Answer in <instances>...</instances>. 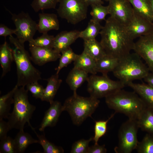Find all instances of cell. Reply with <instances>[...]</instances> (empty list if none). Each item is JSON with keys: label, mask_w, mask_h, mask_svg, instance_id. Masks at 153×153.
<instances>
[{"label": "cell", "mask_w": 153, "mask_h": 153, "mask_svg": "<svg viewBox=\"0 0 153 153\" xmlns=\"http://www.w3.org/2000/svg\"><path fill=\"white\" fill-rule=\"evenodd\" d=\"M99 34L100 42L107 54L119 59L133 50L135 42L126 27L110 16Z\"/></svg>", "instance_id": "cell-1"}, {"label": "cell", "mask_w": 153, "mask_h": 153, "mask_svg": "<svg viewBox=\"0 0 153 153\" xmlns=\"http://www.w3.org/2000/svg\"><path fill=\"white\" fill-rule=\"evenodd\" d=\"M9 39L14 46L12 49L16 67V85L18 87H25L29 84L41 80V73L31 63V56L25 50L24 44L12 35L9 36Z\"/></svg>", "instance_id": "cell-2"}, {"label": "cell", "mask_w": 153, "mask_h": 153, "mask_svg": "<svg viewBox=\"0 0 153 153\" xmlns=\"http://www.w3.org/2000/svg\"><path fill=\"white\" fill-rule=\"evenodd\" d=\"M105 102L109 108L116 113L124 114L130 119L137 120L146 107L135 92L122 89L106 97Z\"/></svg>", "instance_id": "cell-3"}, {"label": "cell", "mask_w": 153, "mask_h": 153, "mask_svg": "<svg viewBox=\"0 0 153 153\" xmlns=\"http://www.w3.org/2000/svg\"><path fill=\"white\" fill-rule=\"evenodd\" d=\"M18 87L14 95V108L8 118V123L10 129H15L24 131L26 123L33 130L35 128L31 126L30 120L36 109V107L30 103L28 99V91L24 86Z\"/></svg>", "instance_id": "cell-4"}, {"label": "cell", "mask_w": 153, "mask_h": 153, "mask_svg": "<svg viewBox=\"0 0 153 153\" xmlns=\"http://www.w3.org/2000/svg\"><path fill=\"white\" fill-rule=\"evenodd\" d=\"M148 67L136 53H130L119 59L112 72L114 76L126 85L133 81L144 79L149 73Z\"/></svg>", "instance_id": "cell-5"}, {"label": "cell", "mask_w": 153, "mask_h": 153, "mask_svg": "<svg viewBox=\"0 0 153 153\" xmlns=\"http://www.w3.org/2000/svg\"><path fill=\"white\" fill-rule=\"evenodd\" d=\"M99 103V99L91 96L85 97L73 94L65 100L62 105L63 110L68 113L74 124L79 126L91 116Z\"/></svg>", "instance_id": "cell-6"}, {"label": "cell", "mask_w": 153, "mask_h": 153, "mask_svg": "<svg viewBox=\"0 0 153 153\" xmlns=\"http://www.w3.org/2000/svg\"><path fill=\"white\" fill-rule=\"evenodd\" d=\"M87 90L90 96L99 99L105 97L122 89L126 86L118 80L110 79L107 74H92L87 80Z\"/></svg>", "instance_id": "cell-7"}, {"label": "cell", "mask_w": 153, "mask_h": 153, "mask_svg": "<svg viewBox=\"0 0 153 153\" xmlns=\"http://www.w3.org/2000/svg\"><path fill=\"white\" fill-rule=\"evenodd\" d=\"M139 128L137 120L128 119L121 125L118 132V142L114 148L116 153H131L139 142L137 133Z\"/></svg>", "instance_id": "cell-8"}, {"label": "cell", "mask_w": 153, "mask_h": 153, "mask_svg": "<svg viewBox=\"0 0 153 153\" xmlns=\"http://www.w3.org/2000/svg\"><path fill=\"white\" fill-rule=\"evenodd\" d=\"M57 9L59 16L72 24H76L87 18L89 5L85 0H59Z\"/></svg>", "instance_id": "cell-9"}, {"label": "cell", "mask_w": 153, "mask_h": 153, "mask_svg": "<svg viewBox=\"0 0 153 153\" xmlns=\"http://www.w3.org/2000/svg\"><path fill=\"white\" fill-rule=\"evenodd\" d=\"M16 28V38L21 43L29 42L37 31V24L27 13L22 12L18 14L10 12Z\"/></svg>", "instance_id": "cell-10"}, {"label": "cell", "mask_w": 153, "mask_h": 153, "mask_svg": "<svg viewBox=\"0 0 153 153\" xmlns=\"http://www.w3.org/2000/svg\"><path fill=\"white\" fill-rule=\"evenodd\" d=\"M108 5L110 16L126 27L134 14L128 0H109Z\"/></svg>", "instance_id": "cell-11"}, {"label": "cell", "mask_w": 153, "mask_h": 153, "mask_svg": "<svg viewBox=\"0 0 153 153\" xmlns=\"http://www.w3.org/2000/svg\"><path fill=\"white\" fill-rule=\"evenodd\" d=\"M133 50L144 61L149 71L153 73V30L139 37L135 42Z\"/></svg>", "instance_id": "cell-12"}, {"label": "cell", "mask_w": 153, "mask_h": 153, "mask_svg": "<svg viewBox=\"0 0 153 153\" xmlns=\"http://www.w3.org/2000/svg\"><path fill=\"white\" fill-rule=\"evenodd\" d=\"M126 28L129 35L134 40L152 32L153 23L134 12L132 19Z\"/></svg>", "instance_id": "cell-13"}, {"label": "cell", "mask_w": 153, "mask_h": 153, "mask_svg": "<svg viewBox=\"0 0 153 153\" xmlns=\"http://www.w3.org/2000/svg\"><path fill=\"white\" fill-rule=\"evenodd\" d=\"M29 50L31 61L39 66L56 61L61 56L60 53L53 48L33 46L30 47Z\"/></svg>", "instance_id": "cell-14"}, {"label": "cell", "mask_w": 153, "mask_h": 153, "mask_svg": "<svg viewBox=\"0 0 153 153\" xmlns=\"http://www.w3.org/2000/svg\"><path fill=\"white\" fill-rule=\"evenodd\" d=\"M80 32L76 30L61 31L55 37L53 48L61 53L79 38Z\"/></svg>", "instance_id": "cell-15"}, {"label": "cell", "mask_w": 153, "mask_h": 153, "mask_svg": "<svg viewBox=\"0 0 153 153\" xmlns=\"http://www.w3.org/2000/svg\"><path fill=\"white\" fill-rule=\"evenodd\" d=\"M50 104V107L45 112L40 126L39 130L41 131H44L47 127L55 126L61 113L63 111V106L60 102L54 101Z\"/></svg>", "instance_id": "cell-16"}, {"label": "cell", "mask_w": 153, "mask_h": 153, "mask_svg": "<svg viewBox=\"0 0 153 153\" xmlns=\"http://www.w3.org/2000/svg\"><path fill=\"white\" fill-rule=\"evenodd\" d=\"M127 85L139 96L146 107L153 109V87L147 84L133 82L129 83Z\"/></svg>", "instance_id": "cell-17"}, {"label": "cell", "mask_w": 153, "mask_h": 153, "mask_svg": "<svg viewBox=\"0 0 153 153\" xmlns=\"http://www.w3.org/2000/svg\"><path fill=\"white\" fill-rule=\"evenodd\" d=\"M37 31L41 33H47L51 30H58L60 25L57 15L54 14L42 13L39 14Z\"/></svg>", "instance_id": "cell-18"}, {"label": "cell", "mask_w": 153, "mask_h": 153, "mask_svg": "<svg viewBox=\"0 0 153 153\" xmlns=\"http://www.w3.org/2000/svg\"><path fill=\"white\" fill-rule=\"evenodd\" d=\"M88 77L87 72L73 67L67 75L66 82L73 94H76L77 89L87 80Z\"/></svg>", "instance_id": "cell-19"}, {"label": "cell", "mask_w": 153, "mask_h": 153, "mask_svg": "<svg viewBox=\"0 0 153 153\" xmlns=\"http://www.w3.org/2000/svg\"><path fill=\"white\" fill-rule=\"evenodd\" d=\"M96 61L83 50L78 55L74 61V67L83 70L88 73L96 74Z\"/></svg>", "instance_id": "cell-20"}, {"label": "cell", "mask_w": 153, "mask_h": 153, "mask_svg": "<svg viewBox=\"0 0 153 153\" xmlns=\"http://www.w3.org/2000/svg\"><path fill=\"white\" fill-rule=\"evenodd\" d=\"M47 84L44 88L43 94L41 99L50 104L54 101V99L62 82L56 73L52 75L47 80Z\"/></svg>", "instance_id": "cell-21"}, {"label": "cell", "mask_w": 153, "mask_h": 153, "mask_svg": "<svg viewBox=\"0 0 153 153\" xmlns=\"http://www.w3.org/2000/svg\"><path fill=\"white\" fill-rule=\"evenodd\" d=\"M135 13L153 23V12L150 0H128Z\"/></svg>", "instance_id": "cell-22"}, {"label": "cell", "mask_w": 153, "mask_h": 153, "mask_svg": "<svg viewBox=\"0 0 153 153\" xmlns=\"http://www.w3.org/2000/svg\"><path fill=\"white\" fill-rule=\"evenodd\" d=\"M14 60L12 48L5 40L0 47V63L2 69L1 77H3L10 70Z\"/></svg>", "instance_id": "cell-23"}, {"label": "cell", "mask_w": 153, "mask_h": 153, "mask_svg": "<svg viewBox=\"0 0 153 153\" xmlns=\"http://www.w3.org/2000/svg\"><path fill=\"white\" fill-rule=\"evenodd\" d=\"M84 50L96 61L107 54L100 42L95 39L84 40Z\"/></svg>", "instance_id": "cell-24"}, {"label": "cell", "mask_w": 153, "mask_h": 153, "mask_svg": "<svg viewBox=\"0 0 153 153\" xmlns=\"http://www.w3.org/2000/svg\"><path fill=\"white\" fill-rule=\"evenodd\" d=\"M119 59L106 54L96 62V72L102 74H107L108 72H112L116 67Z\"/></svg>", "instance_id": "cell-25"}, {"label": "cell", "mask_w": 153, "mask_h": 153, "mask_svg": "<svg viewBox=\"0 0 153 153\" xmlns=\"http://www.w3.org/2000/svg\"><path fill=\"white\" fill-rule=\"evenodd\" d=\"M16 153H22L30 144L39 143L38 140L33 138L28 133L24 131H19L14 139Z\"/></svg>", "instance_id": "cell-26"}, {"label": "cell", "mask_w": 153, "mask_h": 153, "mask_svg": "<svg viewBox=\"0 0 153 153\" xmlns=\"http://www.w3.org/2000/svg\"><path fill=\"white\" fill-rule=\"evenodd\" d=\"M139 128L153 135V109L146 107L137 120Z\"/></svg>", "instance_id": "cell-27"}, {"label": "cell", "mask_w": 153, "mask_h": 153, "mask_svg": "<svg viewBox=\"0 0 153 153\" xmlns=\"http://www.w3.org/2000/svg\"><path fill=\"white\" fill-rule=\"evenodd\" d=\"M18 87L16 85L10 92L0 97V119L7 118L10 114L11 105L13 104L14 92Z\"/></svg>", "instance_id": "cell-28"}, {"label": "cell", "mask_w": 153, "mask_h": 153, "mask_svg": "<svg viewBox=\"0 0 153 153\" xmlns=\"http://www.w3.org/2000/svg\"><path fill=\"white\" fill-rule=\"evenodd\" d=\"M103 27L100 23L97 22L92 19L89 22L86 28L80 32L79 38H82L84 40L95 39L99 34Z\"/></svg>", "instance_id": "cell-29"}, {"label": "cell", "mask_w": 153, "mask_h": 153, "mask_svg": "<svg viewBox=\"0 0 153 153\" xmlns=\"http://www.w3.org/2000/svg\"><path fill=\"white\" fill-rule=\"evenodd\" d=\"M55 37L47 33H42L40 37L33 39L29 42L30 47L36 46L53 48Z\"/></svg>", "instance_id": "cell-30"}, {"label": "cell", "mask_w": 153, "mask_h": 153, "mask_svg": "<svg viewBox=\"0 0 153 153\" xmlns=\"http://www.w3.org/2000/svg\"><path fill=\"white\" fill-rule=\"evenodd\" d=\"M61 53L59 64L56 69V73L58 74L62 69L66 67L72 62L74 61L78 55L73 51L70 47Z\"/></svg>", "instance_id": "cell-31"}, {"label": "cell", "mask_w": 153, "mask_h": 153, "mask_svg": "<svg viewBox=\"0 0 153 153\" xmlns=\"http://www.w3.org/2000/svg\"><path fill=\"white\" fill-rule=\"evenodd\" d=\"M116 112L111 114L106 120L96 121L94 127V135L93 140L95 144H97L99 139L105 135L107 130V124L109 121L114 116Z\"/></svg>", "instance_id": "cell-32"}, {"label": "cell", "mask_w": 153, "mask_h": 153, "mask_svg": "<svg viewBox=\"0 0 153 153\" xmlns=\"http://www.w3.org/2000/svg\"><path fill=\"white\" fill-rule=\"evenodd\" d=\"M38 139L39 143L43 149L44 153H63L64 150L62 147L56 145L50 142L44 135H39L34 131Z\"/></svg>", "instance_id": "cell-33"}, {"label": "cell", "mask_w": 153, "mask_h": 153, "mask_svg": "<svg viewBox=\"0 0 153 153\" xmlns=\"http://www.w3.org/2000/svg\"><path fill=\"white\" fill-rule=\"evenodd\" d=\"M91 7L90 14L92 20L99 23L103 20H106V16L109 14L108 5L104 6L101 4H98L93 5Z\"/></svg>", "instance_id": "cell-34"}, {"label": "cell", "mask_w": 153, "mask_h": 153, "mask_svg": "<svg viewBox=\"0 0 153 153\" xmlns=\"http://www.w3.org/2000/svg\"><path fill=\"white\" fill-rule=\"evenodd\" d=\"M138 153H153V135L147 133L136 149Z\"/></svg>", "instance_id": "cell-35"}, {"label": "cell", "mask_w": 153, "mask_h": 153, "mask_svg": "<svg viewBox=\"0 0 153 153\" xmlns=\"http://www.w3.org/2000/svg\"><path fill=\"white\" fill-rule=\"evenodd\" d=\"M59 2V0H33L31 5L37 12L44 9H54Z\"/></svg>", "instance_id": "cell-36"}, {"label": "cell", "mask_w": 153, "mask_h": 153, "mask_svg": "<svg viewBox=\"0 0 153 153\" xmlns=\"http://www.w3.org/2000/svg\"><path fill=\"white\" fill-rule=\"evenodd\" d=\"M0 140V153H16L14 139L7 136Z\"/></svg>", "instance_id": "cell-37"}, {"label": "cell", "mask_w": 153, "mask_h": 153, "mask_svg": "<svg viewBox=\"0 0 153 153\" xmlns=\"http://www.w3.org/2000/svg\"><path fill=\"white\" fill-rule=\"evenodd\" d=\"M93 140V137L88 139H81L76 141L72 146L71 153H87L90 142Z\"/></svg>", "instance_id": "cell-38"}, {"label": "cell", "mask_w": 153, "mask_h": 153, "mask_svg": "<svg viewBox=\"0 0 153 153\" xmlns=\"http://www.w3.org/2000/svg\"><path fill=\"white\" fill-rule=\"evenodd\" d=\"M26 86L27 90L31 92L33 97L36 99H41L44 88L38 83V82L29 84Z\"/></svg>", "instance_id": "cell-39"}, {"label": "cell", "mask_w": 153, "mask_h": 153, "mask_svg": "<svg viewBox=\"0 0 153 153\" xmlns=\"http://www.w3.org/2000/svg\"><path fill=\"white\" fill-rule=\"evenodd\" d=\"M8 122L3 119H0V139H4L7 136V133L10 130Z\"/></svg>", "instance_id": "cell-40"}, {"label": "cell", "mask_w": 153, "mask_h": 153, "mask_svg": "<svg viewBox=\"0 0 153 153\" xmlns=\"http://www.w3.org/2000/svg\"><path fill=\"white\" fill-rule=\"evenodd\" d=\"M107 152L105 145H99L97 144L89 146L87 153H106Z\"/></svg>", "instance_id": "cell-41"}, {"label": "cell", "mask_w": 153, "mask_h": 153, "mask_svg": "<svg viewBox=\"0 0 153 153\" xmlns=\"http://www.w3.org/2000/svg\"><path fill=\"white\" fill-rule=\"evenodd\" d=\"M16 29H12L9 28L5 25L1 24L0 25V36L5 37L8 36L12 35V34H15Z\"/></svg>", "instance_id": "cell-42"}, {"label": "cell", "mask_w": 153, "mask_h": 153, "mask_svg": "<svg viewBox=\"0 0 153 153\" xmlns=\"http://www.w3.org/2000/svg\"><path fill=\"white\" fill-rule=\"evenodd\" d=\"M147 84L153 87V73H149L143 79Z\"/></svg>", "instance_id": "cell-43"}, {"label": "cell", "mask_w": 153, "mask_h": 153, "mask_svg": "<svg viewBox=\"0 0 153 153\" xmlns=\"http://www.w3.org/2000/svg\"><path fill=\"white\" fill-rule=\"evenodd\" d=\"M89 5L92 6L94 5L101 4L103 5L104 2L101 0H85Z\"/></svg>", "instance_id": "cell-44"}, {"label": "cell", "mask_w": 153, "mask_h": 153, "mask_svg": "<svg viewBox=\"0 0 153 153\" xmlns=\"http://www.w3.org/2000/svg\"><path fill=\"white\" fill-rule=\"evenodd\" d=\"M151 6L153 12V0H150Z\"/></svg>", "instance_id": "cell-45"}, {"label": "cell", "mask_w": 153, "mask_h": 153, "mask_svg": "<svg viewBox=\"0 0 153 153\" xmlns=\"http://www.w3.org/2000/svg\"><path fill=\"white\" fill-rule=\"evenodd\" d=\"M104 0L107 2H109V0Z\"/></svg>", "instance_id": "cell-46"}]
</instances>
